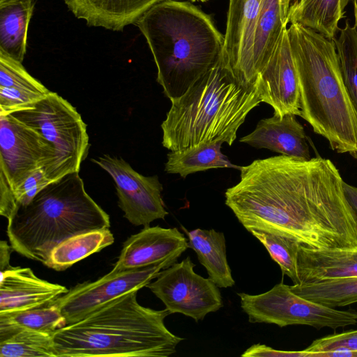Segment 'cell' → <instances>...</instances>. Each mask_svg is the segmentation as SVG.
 Segmentation results:
<instances>
[{
	"instance_id": "6da1fadb",
	"label": "cell",
	"mask_w": 357,
	"mask_h": 357,
	"mask_svg": "<svg viewBox=\"0 0 357 357\" xmlns=\"http://www.w3.org/2000/svg\"><path fill=\"white\" fill-rule=\"evenodd\" d=\"M225 204L249 232L260 230L315 249L357 248V221L336 166L284 155L241 167Z\"/></svg>"
},
{
	"instance_id": "7a4b0ae2",
	"label": "cell",
	"mask_w": 357,
	"mask_h": 357,
	"mask_svg": "<svg viewBox=\"0 0 357 357\" xmlns=\"http://www.w3.org/2000/svg\"><path fill=\"white\" fill-rule=\"evenodd\" d=\"M137 290L53 333L56 357H168L183 340L165 324L171 313L141 305Z\"/></svg>"
},
{
	"instance_id": "3957f363",
	"label": "cell",
	"mask_w": 357,
	"mask_h": 357,
	"mask_svg": "<svg viewBox=\"0 0 357 357\" xmlns=\"http://www.w3.org/2000/svg\"><path fill=\"white\" fill-rule=\"evenodd\" d=\"M157 67V82L170 100L183 96L221 59L225 36L211 17L189 1L165 0L135 24Z\"/></svg>"
},
{
	"instance_id": "277c9868",
	"label": "cell",
	"mask_w": 357,
	"mask_h": 357,
	"mask_svg": "<svg viewBox=\"0 0 357 357\" xmlns=\"http://www.w3.org/2000/svg\"><path fill=\"white\" fill-rule=\"evenodd\" d=\"M300 89L301 116L331 149L357 160V111L344 86L333 40L299 23L287 28Z\"/></svg>"
},
{
	"instance_id": "5b68a950",
	"label": "cell",
	"mask_w": 357,
	"mask_h": 357,
	"mask_svg": "<svg viewBox=\"0 0 357 357\" xmlns=\"http://www.w3.org/2000/svg\"><path fill=\"white\" fill-rule=\"evenodd\" d=\"M171 102L161 124L162 144L170 151L207 142L231 146L247 115L261 102L256 85L237 77L222 56Z\"/></svg>"
},
{
	"instance_id": "8992f818",
	"label": "cell",
	"mask_w": 357,
	"mask_h": 357,
	"mask_svg": "<svg viewBox=\"0 0 357 357\" xmlns=\"http://www.w3.org/2000/svg\"><path fill=\"white\" fill-rule=\"evenodd\" d=\"M109 227V215L86 192L76 172L17 206L8 219L6 233L14 251L45 266L52 250L66 239Z\"/></svg>"
},
{
	"instance_id": "52a82bcc",
	"label": "cell",
	"mask_w": 357,
	"mask_h": 357,
	"mask_svg": "<svg viewBox=\"0 0 357 357\" xmlns=\"http://www.w3.org/2000/svg\"><path fill=\"white\" fill-rule=\"evenodd\" d=\"M10 114L54 146L56 158L48 168H45L52 182L79 172L90 146L89 135L86 123L68 101L50 91L31 107Z\"/></svg>"
},
{
	"instance_id": "ba28073f",
	"label": "cell",
	"mask_w": 357,
	"mask_h": 357,
	"mask_svg": "<svg viewBox=\"0 0 357 357\" xmlns=\"http://www.w3.org/2000/svg\"><path fill=\"white\" fill-rule=\"evenodd\" d=\"M237 294L242 310L252 324H273L280 327L306 325L317 329H336L357 324V311L340 310L307 299L282 282L260 294Z\"/></svg>"
},
{
	"instance_id": "9c48e42d",
	"label": "cell",
	"mask_w": 357,
	"mask_h": 357,
	"mask_svg": "<svg viewBox=\"0 0 357 357\" xmlns=\"http://www.w3.org/2000/svg\"><path fill=\"white\" fill-rule=\"evenodd\" d=\"M195 267L190 257H187L162 269L155 280L146 287L171 314H183L198 322L207 314L219 310L223 302L219 287L209 278L196 273Z\"/></svg>"
},
{
	"instance_id": "30bf717a",
	"label": "cell",
	"mask_w": 357,
	"mask_h": 357,
	"mask_svg": "<svg viewBox=\"0 0 357 357\" xmlns=\"http://www.w3.org/2000/svg\"><path fill=\"white\" fill-rule=\"evenodd\" d=\"M56 158L54 146L10 114L0 115V182L12 191L34 171L48 168Z\"/></svg>"
},
{
	"instance_id": "8fae6325",
	"label": "cell",
	"mask_w": 357,
	"mask_h": 357,
	"mask_svg": "<svg viewBox=\"0 0 357 357\" xmlns=\"http://www.w3.org/2000/svg\"><path fill=\"white\" fill-rule=\"evenodd\" d=\"M113 178L118 204L124 218L135 226L149 227L168 215L162 198V185L157 175L144 176L123 159L104 155L91 159Z\"/></svg>"
},
{
	"instance_id": "7c38bea8",
	"label": "cell",
	"mask_w": 357,
	"mask_h": 357,
	"mask_svg": "<svg viewBox=\"0 0 357 357\" xmlns=\"http://www.w3.org/2000/svg\"><path fill=\"white\" fill-rule=\"evenodd\" d=\"M170 265L166 262L146 267L110 271L94 282L79 283L54 301L66 325L74 324L105 303L146 287Z\"/></svg>"
},
{
	"instance_id": "4fadbf2b",
	"label": "cell",
	"mask_w": 357,
	"mask_h": 357,
	"mask_svg": "<svg viewBox=\"0 0 357 357\" xmlns=\"http://www.w3.org/2000/svg\"><path fill=\"white\" fill-rule=\"evenodd\" d=\"M255 84L261 102L271 105L275 114L301 116L299 82L287 28Z\"/></svg>"
},
{
	"instance_id": "5bb4252c",
	"label": "cell",
	"mask_w": 357,
	"mask_h": 357,
	"mask_svg": "<svg viewBox=\"0 0 357 357\" xmlns=\"http://www.w3.org/2000/svg\"><path fill=\"white\" fill-rule=\"evenodd\" d=\"M264 0H229L222 50L224 61L235 75L254 84V44Z\"/></svg>"
},
{
	"instance_id": "9a60e30c",
	"label": "cell",
	"mask_w": 357,
	"mask_h": 357,
	"mask_svg": "<svg viewBox=\"0 0 357 357\" xmlns=\"http://www.w3.org/2000/svg\"><path fill=\"white\" fill-rule=\"evenodd\" d=\"M187 248V239L177 228L144 227L123 243L112 271L139 268L163 262L172 266Z\"/></svg>"
},
{
	"instance_id": "2e32d148",
	"label": "cell",
	"mask_w": 357,
	"mask_h": 357,
	"mask_svg": "<svg viewBox=\"0 0 357 357\" xmlns=\"http://www.w3.org/2000/svg\"><path fill=\"white\" fill-rule=\"evenodd\" d=\"M0 273V314L48 305L69 290L39 278L29 268L11 266Z\"/></svg>"
},
{
	"instance_id": "e0dca14e",
	"label": "cell",
	"mask_w": 357,
	"mask_h": 357,
	"mask_svg": "<svg viewBox=\"0 0 357 357\" xmlns=\"http://www.w3.org/2000/svg\"><path fill=\"white\" fill-rule=\"evenodd\" d=\"M239 141L301 160L311 158L307 135L296 115L287 114L260 120L255 129Z\"/></svg>"
},
{
	"instance_id": "ac0fdd59",
	"label": "cell",
	"mask_w": 357,
	"mask_h": 357,
	"mask_svg": "<svg viewBox=\"0 0 357 357\" xmlns=\"http://www.w3.org/2000/svg\"><path fill=\"white\" fill-rule=\"evenodd\" d=\"M78 19L88 26L122 31L151 8L165 0H63Z\"/></svg>"
},
{
	"instance_id": "d6986e66",
	"label": "cell",
	"mask_w": 357,
	"mask_h": 357,
	"mask_svg": "<svg viewBox=\"0 0 357 357\" xmlns=\"http://www.w3.org/2000/svg\"><path fill=\"white\" fill-rule=\"evenodd\" d=\"M298 270L300 284L357 277V248L315 249L300 245Z\"/></svg>"
},
{
	"instance_id": "ffe728a7",
	"label": "cell",
	"mask_w": 357,
	"mask_h": 357,
	"mask_svg": "<svg viewBox=\"0 0 357 357\" xmlns=\"http://www.w3.org/2000/svg\"><path fill=\"white\" fill-rule=\"evenodd\" d=\"M186 233L188 248L192 249L197 255L199 263L206 269L208 278L220 288L231 287L235 281L229 266L226 240L222 232L213 229H195Z\"/></svg>"
},
{
	"instance_id": "44dd1931",
	"label": "cell",
	"mask_w": 357,
	"mask_h": 357,
	"mask_svg": "<svg viewBox=\"0 0 357 357\" xmlns=\"http://www.w3.org/2000/svg\"><path fill=\"white\" fill-rule=\"evenodd\" d=\"M290 3L291 0L263 1L258 17L254 44V71L256 79L269 60L282 33L287 28Z\"/></svg>"
},
{
	"instance_id": "7402d4cb",
	"label": "cell",
	"mask_w": 357,
	"mask_h": 357,
	"mask_svg": "<svg viewBox=\"0 0 357 357\" xmlns=\"http://www.w3.org/2000/svg\"><path fill=\"white\" fill-rule=\"evenodd\" d=\"M34 0H0V52L22 63Z\"/></svg>"
},
{
	"instance_id": "603a6c76",
	"label": "cell",
	"mask_w": 357,
	"mask_h": 357,
	"mask_svg": "<svg viewBox=\"0 0 357 357\" xmlns=\"http://www.w3.org/2000/svg\"><path fill=\"white\" fill-rule=\"evenodd\" d=\"M221 142H207L171 151L167 154L165 171L168 174H178L185 178L197 172L215 168H235L241 167L232 164L221 151Z\"/></svg>"
},
{
	"instance_id": "cb8c5ba5",
	"label": "cell",
	"mask_w": 357,
	"mask_h": 357,
	"mask_svg": "<svg viewBox=\"0 0 357 357\" xmlns=\"http://www.w3.org/2000/svg\"><path fill=\"white\" fill-rule=\"evenodd\" d=\"M343 14L341 0H291L288 20L334 40Z\"/></svg>"
},
{
	"instance_id": "d4e9b609",
	"label": "cell",
	"mask_w": 357,
	"mask_h": 357,
	"mask_svg": "<svg viewBox=\"0 0 357 357\" xmlns=\"http://www.w3.org/2000/svg\"><path fill=\"white\" fill-rule=\"evenodd\" d=\"M114 241L109 228L89 231L70 237L50 253L45 266L55 271H64L89 255L98 252Z\"/></svg>"
},
{
	"instance_id": "484cf974",
	"label": "cell",
	"mask_w": 357,
	"mask_h": 357,
	"mask_svg": "<svg viewBox=\"0 0 357 357\" xmlns=\"http://www.w3.org/2000/svg\"><path fill=\"white\" fill-rule=\"evenodd\" d=\"M290 287L298 295L331 307L357 303V277L323 280Z\"/></svg>"
},
{
	"instance_id": "4316f807",
	"label": "cell",
	"mask_w": 357,
	"mask_h": 357,
	"mask_svg": "<svg viewBox=\"0 0 357 357\" xmlns=\"http://www.w3.org/2000/svg\"><path fill=\"white\" fill-rule=\"evenodd\" d=\"M53 333L17 328L0 335V356L56 357Z\"/></svg>"
},
{
	"instance_id": "83f0119b",
	"label": "cell",
	"mask_w": 357,
	"mask_h": 357,
	"mask_svg": "<svg viewBox=\"0 0 357 357\" xmlns=\"http://www.w3.org/2000/svg\"><path fill=\"white\" fill-rule=\"evenodd\" d=\"M65 326V317L54 301L39 307L0 314V335L17 328L54 333Z\"/></svg>"
},
{
	"instance_id": "f1b7e54d",
	"label": "cell",
	"mask_w": 357,
	"mask_h": 357,
	"mask_svg": "<svg viewBox=\"0 0 357 357\" xmlns=\"http://www.w3.org/2000/svg\"><path fill=\"white\" fill-rule=\"evenodd\" d=\"M250 233L265 247L282 273L288 276L294 284H299L298 253L301 244L292 238L278 234L260 230Z\"/></svg>"
},
{
	"instance_id": "f546056e",
	"label": "cell",
	"mask_w": 357,
	"mask_h": 357,
	"mask_svg": "<svg viewBox=\"0 0 357 357\" xmlns=\"http://www.w3.org/2000/svg\"><path fill=\"white\" fill-rule=\"evenodd\" d=\"M334 38L342 77L357 111V31L348 22Z\"/></svg>"
},
{
	"instance_id": "4dcf8cb0",
	"label": "cell",
	"mask_w": 357,
	"mask_h": 357,
	"mask_svg": "<svg viewBox=\"0 0 357 357\" xmlns=\"http://www.w3.org/2000/svg\"><path fill=\"white\" fill-rule=\"evenodd\" d=\"M0 86L37 92L50 93L40 81L32 77L22 63L0 52Z\"/></svg>"
},
{
	"instance_id": "1f68e13d",
	"label": "cell",
	"mask_w": 357,
	"mask_h": 357,
	"mask_svg": "<svg viewBox=\"0 0 357 357\" xmlns=\"http://www.w3.org/2000/svg\"><path fill=\"white\" fill-rule=\"evenodd\" d=\"M45 96L37 92L0 86V115L28 108Z\"/></svg>"
},
{
	"instance_id": "d6a6232c",
	"label": "cell",
	"mask_w": 357,
	"mask_h": 357,
	"mask_svg": "<svg viewBox=\"0 0 357 357\" xmlns=\"http://www.w3.org/2000/svg\"><path fill=\"white\" fill-rule=\"evenodd\" d=\"M52 181L47 177L44 167L34 171L13 191L16 208L29 204Z\"/></svg>"
},
{
	"instance_id": "836d02e7",
	"label": "cell",
	"mask_w": 357,
	"mask_h": 357,
	"mask_svg": "<svg viewBox=\"0 0 357 357\" xmlns=\"http://www.w3.org/2000/svg\"><path fill=\"white\" fill-rule=\"evenodd\" d=\"M336 349L357 350V330L328 335L315 340L305 350L310 354Z\"/></svg>"
},
{
	"instance_id": "e575fe53",
	"label": "cell",
	"mask_w": 357,
	"mask_h": 357,
	"mask_svg": "<svg viewBox=\"0 0 357 357\" xmlns=\"http://www.w3.org/2000/svg\"><path fill=\"white\" fill-rule=\"evenodd\" d=\"M241 356L242 357H309V353L305 350H277L265 344H256L247 349Z\"/></svg>"
},
{
	"instance_id": "d590c367",
	"label": "cell",
	"mask_w": 357,
	"mask_h": 357,
	"mask_svg": "<svg viewBox=\"0 0 357 357\" xmlns=\"http://www.w3.org/2000/svg\"><path fill=\"white\" fill-rule=\"evenodd\" d=\"M310 357H357V350L336 349L310 354Z\"/></svg>"
},
{
	"instance_id": "8d00e7d4",
	"label": "cell",
	"mask_w": 357,
	"mask_h": 357,
	"mask_svg": "<svg viewBox=\"0 0 357 357\" xmlns=\"http://www.w3.org/2000/svg\"><path fill=\"white\" fill-rule=\"evenodd\" d=\"M12 246L8 244L6 241H0V269L5 271L12 266L10 264L11 253L13 251Z\"/></svg>"
},
{
	"instance_id": "74e56055",
	"label": "cell",
	"mask_w": 357,
	"mask_h": 357,
	"mask_svg": "<svg viewBox=\"0 0 357 357\" xmlns=\"http://www.w3.org/2000/svg\"><path fill=\"white\" fill-rule=\"evenodd\" d=\"M344 190L346 197L354 210L357 221V187L344 182Z\"/></svg>"
},
{
	"instance_id": "f35d334b",
	"label": "cell",
	"mask_w": 357,
	"mask_h": 357,
	"mask_svg": "<svg viewBox=\"0 0 357 357\" xmlns=\"http://www.w3.org/2000/svg\"><path fill=\"white\" fill-rule=\"evenodd\" d=\"M354 4V26L357 31V0H352Z\"/></svg>"
},
{
	"instance_id": "ab89813d",
	"label": "cell",
	"mask_w": 357,
	"mask_h": 357,
	"mask_svg": "<svg viewBox=\"0 0 357 357\" xmlns=\"http://www.w3.org/2000/svg\"><path fill=\"white\" fill-rule=\"evenodd\" d=\"M351 1H352V0H341V6L343 11Z\"/></svg>"
},
{
	"instance_id": "60d3db41",
	"label": "cell",
	"mask_w": 357,
	"mask_h": 357,
	"mask_svg": "<svg viewBox=\"0 0 357 357\" xmlns=\"http://www.w3.org/2000/svg\"><path fill=\"white\" fill-rule=\"evenodd\" d=\"M192 1H202V2H204V1H206L208 0H191Z\"/></svg>"
}]
</instances>
